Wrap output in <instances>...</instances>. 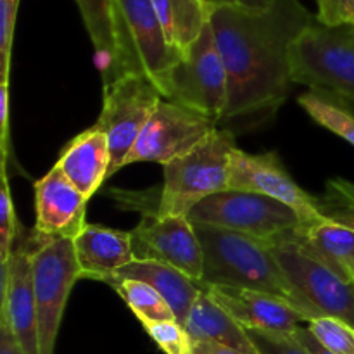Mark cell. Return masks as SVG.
Segmentation results:
<instances>
[{
	"label": "cell",
	"instance_id": "1",
	"mask_svg": "<svg viewBox=\"0 0 354 354\" xmlns=\"http://www.w3.org/2000/svg\"><path fill=\"white\" fill-rule=\"evenodd\" d=\"M209 23L228 78L223 120L283 102L294 83L292 45L317 16L299 0H275L263 10L209 6Z\"/></svg>",
	"mask_w": 354,
	"mask_h": 354
},
{
	"label": "cell",
	"instance_id": "2",
	"mask_svg": "<svg viewBox=\"0 0 354 354\" xmlns=\"http://www.w3.org/2000/svg\"><path fill=\"white\" fill-rule=\"evenodd\" d=\"M204 252L201 282L206 286L237 287L282 297L313 320L280 268L272 244L241 232L214 225L194 223Z\"/></svg>",
	"mask_w": 354,
	"mask_h": 354
},
{
	"label": "cell",
	"instance_id": "3",
	"mask_svg": "<svg viewBox=\"0 0 354 354\" xmlns=\"http://www.w3.org/2000/svg\"><path fill=\"white\" fill-rule=\"evenodd\" d=\"M237 147L230 130L218 128L197 147L162 166L165 180L158 187L156 213L189 216L207 197L228 190L232 152Z\"/></svg>",
	"mask_w": 354,
	"mask_h": 354
},
{
	"label": "cell",
	"instance_id": "4",
	"mask_svg": "<svg viewBox=\"0 0 354 354\" xmlns=\"http://www.w3.org/2000/svg\"><path fill=\"white\" fill-rule=\"evenodd\" d=\"M114 59L104 85L123 75L151 76L156 83L183 57L166 38L152 0H113Z\"/></svg>",
	"mask_w": 354,
	"mask_h": 354
},
{
	"label": "cell",
	"instance_id": "5",
	"mask_svg": "<svg viewBox=\"0 0 354 354\" xmlns=\"http://www.w3.org/2000/svg\"><path fill=\"white\" fill-rule=\"evenodd\" d=\"M290 73L294 83L354 102V23L311 24L292 45Z\"/></svg>",
	"mask_w": 354,
	"mask_h": 354
},
{
	"label": "cell",
	"instance_id": "6",
	"mask_svg": "<svg viewBox=\"0 0 354 354\" xmlns=\"http://www.w3.org/2000/svg\"><path fill=\"white\" fill-rule=\"evenodd\" d=\"M189 220L241 232L272 245L294 239L301 227V216L292 207L244 190H225L207 197L190 211Z\"/></svg>",
	"mask_w": 354,
	"mask_h": 354
},
{
	"label": "cell",
	"instance_id": "7",
	"mask_svg": "<svg viewBox=\"0 0 354 354\" xmlns=\"http://www.w3.org/2000/svg\"><path fill=\"white\" fill-rule=\"evenodd\" d=\"M165 99L158 83L145 75H123L104 85V104L93 127L107 137L111 175L124 166L159 102Z\"/></svg>",
	"mask_w": 354,
	"mask_h": 354
},
{
	"label": "cell",
	"instance_id": "8",
	"mask_svg": "<svg viewBox=\"0 0 354 354\" xmlns=\"http://www.w3.org/2000/svg\"><path fill=\"white\" fill-rule=\"evenodd\" d=\"M158 86L165 99L223 120L228 78L211 23Z\"/></svg>",
	"mask_w": 354,
	"mask_h": 354
},
{
	"label": "cell",
	"instance_id": "9",
	"mask_svg": "<svg viewBox=\"0 0 354 354\" xmlns=\"http://www.w3.org/2000/svg\"><path fill=\"white\" fill-rule=\"evenodd\" d=\"M82 279L73 239H47L38 234L33 251L40 354H54L64 308L75 283Z\"/></svg>",
	"mask_w": 354,
	"mask_h": 354
},
{
	"label": "cell",
	"instance_id": "10",
	"mask_svg": "<svg viewBox=\"0 0 354 354\" xmlns=\"http://www.w3.org/2000/svg\"><path fill=\"white\" fill-rule=\"evenodd\" d=\"M272 249L311 317L341 318L354 327V283L308 254L294 241L279 242Z\"/></svg>",
	"mask_w": 354,
	"mask_h": 354
},
{
	"label": "cell",
	"instance_id": "11",
	"mask_svg": "<svg viewBox=\"0 0 354 354\" xmlns=\"http://www.w3.org/2000/svg\"><path fill=\"white\" fill-rule=\"evenodd\" d=\"M220 121L183 104L162 99L135 142L124 166L135 162H166L180 158L206 140Z\"/></svg>",
	"mask_w": 354,
	"mask_h": 354
},
{
	"label": "cell",
	"instance_id": "12",
	"mask_svg": "<svg viewBox=\"0 0 354 354\" xmlns=\"http://www.w3.org/2000/svg\"><path fill=\"white\" fill-rule=\"evenodd\" d=\"M38 232L21 228L7 265L0 266V320L6 322L23 354H40L37 297L33 282V251Z\"/></svg>",
	"mask_w": 354,
	"mask_h": 354
},
{
	"label": "cell",
	"instance_id": "13",
	"mask_svg": "<svg viewBox=\"0 0 354 354\" xmlns=\"http://www.w3.org/2000/svg\"><path fill=\"white\" fill-rule=\"evenodd\" d=\"M131 248L137 261L165 263L194 280L203 279V244L189 216L144 214L131 230Z\"/></svg>",
	"mask_w": 354,
	"mask_h": 354
},
{
	"label": "cell",
	"instance_id": "14",
	"mask_svg": "<svg viewBox=\"0 0 354 354\" xmlns=\"http://www.w3.org/2000/svg\"><path fill=\"white\" fill-rule=\"evenodd\" d=\"M228 190H244L280 201L292 207L301 216V221L324 213L322 199L310 196L294 182L277 152L248 154L235 147L232 152Z\"/></svg>",
	"mask_w": 354,
	"mask_h": 354
},
{
	"label": "cell",
	"instance_id": "15",
	"mask_svg": "<svg viewBox=\"0 0 354 354\" xmlns=\"http://www.w3.org/2000/svg\"><path fill=\"white\" fill-rule=\"evenodd\" d=\"M86 203L57 165L35 183V230L47 239H75L85 228Z\"/></svg>",
	"mask_w": 354,
	"mask_h": 354
},
{
	"label": "cell",
	"instance_id": "16",
	"mask_svg": "<svg viewBox=\"0 0 354 354\" xmlns=\"http://www.w3.org/2000/svg\"><path fill=\"white\" fill-rule=\"evenodd\" d=\"M204 289L245 330L292 334L297 327H301L303 322L306 324L310 322V318L303 311L297 310L294 304L272 294L251 289H237V287L206 286V283H204Z\"/></svg>",
	"mask_w": 354,
	"mask_h": 354
},
{
	"label": "cell",
	"instance_id": "17",
	"mask_svg": "<svg viewBox=\"0 0 354 354\" xmlns=\"http://www.w3.org/2000/svg\"><path fill=\"white\" fill-rule=\"evenodd\" d=\"M290 241L354 283V221L337 214L322 213L301 221L296 237Z\"/></svg>",
	"mask_w": 354,
	"mask_h": 354
},
{
	"label": "cell",
	"instance_id": "18",
	"mask_svg": "<svg viewBox=\"0 0 354 354\" xmlns=\"http://www.w3.org/2000/svg\"><path fill=\"white\" fill-rule=\"evenodd\" d=\"M73 242L82 279L107 282L121 268L135 261L131 232L86 223Z\"/></svg>",
	"mask_w": 354,
	"mask_h": 354
},
{
	"label": "cell",
	"instance_id": "19",
	"mask_svg": "<svg viewBox=\"0 0 354 354\" xmlns=\"http://www.w3.org/2000/svg\"><path fill=\"white\" fill-rule=\"evenodd\" d=\"M55 165L82 196L90 199L111 173L107 137L97 127L82 131L62 149Z\"/></svg>",
	"mask_w": 354,
	"mask_h": 354
},
{
	"label": "cell",
	"instance_id": "20",
	"mask_svg": "<svg viewBox=\"0 0 354 354\" xmlns=\"http://www.w3.org/2000/svg\"><path fill=\"white\" fill-rule=\"evenodd\" d=\"M116 280H138L158 290L173 310L175 320L183 327L189 318L190 308L194 306L204 289V283L201 280H194L192 277L185 275L180 270L158 261L135 259L133 263L121 268L116 275L111 277L106 283L116 282Z\"/></svg>",
	"mask_w": 354,
	"mask_h": 354
},
{
	"label": "cell",
	"instance_id": "21",
	"mask_svg": "<svg viewBox=\"0 0 354 354\" xmlns=\"http://www.w3.org/2000/svg\"><path fill=\"white\" fill-rule=\"evenodd\" d=\"M185 330L189 332L192 341H211L244 354H258L249 339L248 330L237 324V320L223 310L206 292V289H203L194 306L190 308Z\"/></svg>",
	"mask_w": 354,
	"mask_h": 354
},
{
	"label": "cell",
	"instance_id": "22",
	"mask_svg": "<svg viewBox=\"0 0 354 354\" xmlns=\"http://www.w3.org/2000/svg\"><path fill=\"white\" fill-rule=\"evenodd\" d=\"M169 45L185 54L209 23L206 0H152Z\"/></svg>",
	"mask_w": 354,
	"mask_h": 354
},
{
	"label": "cell",
	"instance_id": "23",
	"mask_svg": "<svg viewBox=\"0 0 354 354\" xmlns=\"http://www.w3.org/2000/svg\"><path fill=\"white\" fill-rule=\"evenodd\" d=\"M311 120L354 145V109L351 100L327 90L310 88L297 99Z\"/></svg>",
	"mask_w": 354,
	"mask_h": 354
},
{
	"label": "cell",
	"instance_id": "24",
	"mask_svg": "<svg viewBox=\"0 0 354 354\" xmlns=\"http://www.w3.org/2000/svg\"><path fill=\"white\" fill-rule=\"evenodd\" d=\"M88 37L99 55L102 76L109 71L114 59L113 0H75Z\"/></svg>",
	"mask_w": 354,
	"mask_h": 354
},
{
	"label": "cell",
	"instance_id": "25",
	"mask_svg": "<svg viewBox=\"0 0 354 354\" xmlns=\"http://www.w3.org/2000/svg\"><path fill=\"white\" fill-rule=\"evenodd\" d=\"M109 286L120 294L121 299L128 304L140 324L175 320L173 310L166 303L165 297L147 283L138 282V280H116Z\"/></svg>",
	"mask_w": 354,
	"mask_h": 354
},
{
	"label": "cell",
	"instance_id": "26",
	"mask_svg": "<svg viewBox=\"0 0 354 354\" xmlns=\"http://www.w3.org/2000/svg\"><path fill=\"white\" fill-rule=\"evenodd\" d=\"M317 341L335 354H354V327L334 317H317L308 322Z\"/></svg>",
	"mask_w": 354,
	"mask_h": 354
},
{
	"label": "cell",
	"instance_id": "27",
	"mask_svg": "<svg viewBox=\"0 0 354 354\" xmlns=\"http://www.w3.org/2000/svg\"><path fill=\"white\" fill-rule=\"evenodd\" d=\"M21 232L19 221L16 220L12 197H10L9 178H7L6 159L2 158V190H0V266L7 265L12 252L16 239Z\"/></svg>",
	"mask_w": 354,
	"mask_h": 354
},
{
	"label": "cell",
	"instance_id": "28",
	"mask_svg": "<svg viewBox=\"0 0 354 354\" xmlns=\"http://www.w3.org/2000/svg\"><path fill=\"white\" fill-rule=\"evenodd\" d=\"M142 327L165 354H192V337L178 322H149L142 324Z\"/></svg>",
	"mask_w": 354,
	"mask_h": 354
},
{
	"label": "cell",
	"instance_id": "29",
	"mask_svg": "<svg viewBox=\"0 0 354 354\" xmlns=\"http://www.w3.org/2000/svg\"><path fill=\"white\" fill-rule=\"evenodd\" d=\"M17 9H19V0H0V57H2L0 69H2V82H9L10 54H12Z\"/></svg>",
	"mask_w": 354,
	"mask_h": 354
},
{
	"label": "cell",
	"instance_id": "30",
	"mask_svg": "<svg viewBox=\"0 0 354 354\" xmlns=\"http://www.w3.org/2000/svg\"><path fill=\"white\" fill-rule=\"evenodd\" d=\"M248 335L258 354H311L292 334L248 330Z\"/></svg>",
	"mask_w": 354,
	"mask_h": 354
},
{
	"label": "cell",
	"instance_id": "31",
	"mask_svg": "<svg viewBox=\"0 0 354 354\" xmlns=\"http://www.w3.org/2000/svg\"><path fill=\"white\" fill-rule=\"evenodd\" d=\"M318 6L317 21L325 26L354 23V0H315Z\"/></svg>",
	"mask_w": 354,
	"mask_h": 354
},
{
	"label": "cell",
	"instance_id": "32",
	"mask_svg": "<svg viewBox=\"0 0 354 354\" xmlns=\"http://www.w3.org/2000/svg\"><path fill=\"white\" fill-rule=\"evenodd\" d=\"M0 124H2V158L7 159V140H9V82L0 83Z\"/></svg>",
	"mask_w": 354,
	"mask_h": 354
},
{
	"label": "cell",
	"instance_id": "33",
	"mask_svg": "<svg viewBox=\"0 0 354 354\" xmlns=\"http://www.w3.org/2000/svg\"><path fill=\"white\" fill-rule=\"evenodd\" d=\"M294 337L297 339V341L301 342V344L304 346V348L308 349L311 354H335L332 351H328V349H325L324 346L320 344V342L317 341V337H315L313 334L310 332V328H304V327H297L296 330L292 332Z\"/></svg>",
	"mask_w": 354,
	"mask_h": 354
},
{
	"label": "cell",
	"instance_id": "34",
	"mask_svg": "<svg viewBox=\"0 0 354 354\" xmlns=\"http://www.w3.org/2000/svg\"><path fill=\"white\" fill-rule=\"evenodd\" d=\"M209 6H232V7H242V9L251 10H263L268 9L275 0H206Z\"/></svg>",
	"mask_w": 354,
	"mask_h": 354
},
{
	"label": "cell",
	"instance_id": "35",
	"mask_svg": "<svg viewBox=\"0 0 354 354\" xmlns=\"http://www.w3.org/2000/svg\"><path fill=\"white\" fill-rule=\"evenodd\" d=\"M0 354H23L6 322L0 320Z\"/></svg>",
	"mask_w": 354,
	"mask_h": 354
},
{
	"label": "cell",
	"instance_id": "36",
	"mask_svg": "<svg viewBox=\"0 0 354 354\" xmlns=\"http://www.w3.org/2000/svg\"><path fill=\"white\" fill-rule=\"evenodd\" d=\"M192 354H244V353L235 351V349L216 344V342H211V341H194Z\"/></svg>",
	"mask_w": 354,
	"mask_h": 354
}]
</instances>
